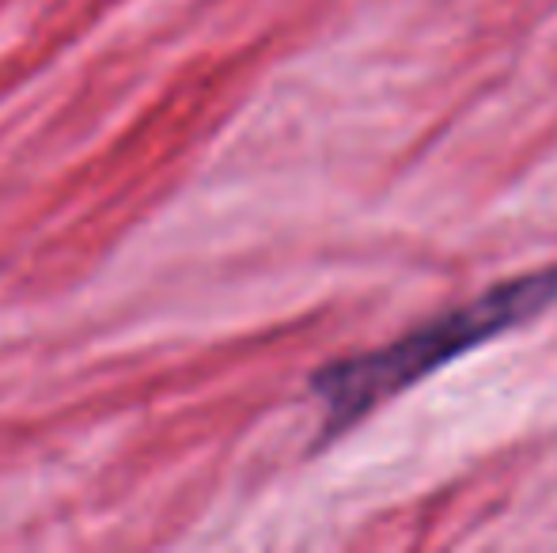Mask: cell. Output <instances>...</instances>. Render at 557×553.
I'll list each match as a JSON object with an SVG mask.
<instances>
[{"label":"cell","mask_w":557,"mask_h":553,"mask_svg":"<svg viewBox=\"0 0 557 553\" xmlns=\"http://www.w3.org/2000/svg\"><path fill=\"white\" fill-rule=\"evenodd\" d=\"M557 300V266L531 269L512 280H500L478 300L429 318L425 326L398 338L395 345L372 349L334 361L315 372L311 391L326 406V436H342L364 414L395 399L398 391L429 379L436 368L451 364L455 356L485 345L497 334L531 323Z\"/></svg>","instance_id":"obj_1"}]
</instances>
